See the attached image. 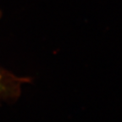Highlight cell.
I'll return each instance as SVG.
<instances>
[{"label": "cell", "instance_id": "obj_1", "mask_svg": "<svg viewBox=\"0 0 122 122\" xmlns=\"http://www.w3.org/2000/svg\"><path fill=\"white\" fill-rule=\"evenodd\" d=\"M13 78L0 70V95H7L13 88Z\"/></svg>", "mask_w": 122, "mask_h": 122}]
</instances>
